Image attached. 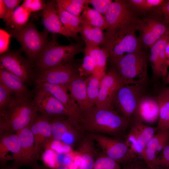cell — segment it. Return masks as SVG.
I'll return each mask as SVG.
<instances>
[{"label": "cell", "instance_id": "cell-1", "mask_svg": "<svg viewBox=\"0 0 169 169\" xmlns=\"http://www.w3.org/2000/svg\"><path fill=\"white\" fill-rule=\"evenodd\" d=\"M80 110L79 125L84 133L100 134L120 138L125 136L129 126L130 121L113 107L102 109L94 106Z\"/></svg>", "mask_w": 169, "mask_h": 169}, {"label": "cell", "instance_id": "cell-2", "mask_svg": "<svg viewBox=\"0 0 169 169\" xmlns=\"http://www.w3.org/2000/svg\"><path fill=\"white\" fill-rule=\"evenodd\" d=\"M39 113L29 95L13 97L0 117V134L16 133L28 125Z\"/></svg>", "mask_w": 169, "mask_h": 169}, {"label": "cell", "instance_id": "cell-3", "mask_svg": "<svg viewBox=\"0 0 169 169\" xmlns=\"http://www.w3.org/2000/svg\"><path fill=\"white\" fill-rule=\"evenodd\" d=\"M148 58L142 49L110 60L126 84H144L147 78Z\"/></svg>", "mask_w": 169, "mask_h": 169}, {"label": "cell", "instance_id": "cell-4", "mask_svg": "<svg viewBox=\"0 0 169 169\" xmlns=\"http://www.w3.org/2000/svg\"><path fill=\"white\" fill-rule=\"evenodd\" d=\"M135 22L104 36L102 48L107 53L110 60L116 59L125 53L141 49L142 47L136 34Z\"/></svg>", "mask_w": 169, "mask_h": 169}, {"label": "cell", "instance_id": "cell-5", "mask_svg": "<svg viewBox=\"0 0 169 169\" xmlns=\"http://www.w3.org/2000/svg\"><path fill=\"white\" fill-rule=\"evenodd\" d=\"M57 39L54 34L36 61V67L39 71L69 62L78 53L84 51L79 44L62 45L58 43Z\"/></svg>", "mask_w": 169, "mask_h": 169}, {"label": "cell", "instance_id": "cell-6", "mask_svg": "<svg viewBox=\"0 0 169 169\" xmlns=\"http://www.w3.org/2000/svg\"><path fill=\"white\" fill-rule=\"evenodd\" d=\"M49 32L39 31L31 22H28L22 28L11 30V36L20 43L22 49L30 61H36L49 42Z\"/></svg>", "mask_w": 169, "mask_h": 169}, {"label": "cell", "instance_id": "cell-7", "mask_svg": "<svg viewBox=\"0 0 169 169\" xmlns=\"http://www.w3.org/2000/svg\"><path fill=\"white\" fill-rule=\"evenodd\" d=\"M144 84H126L116 94L112 106L120 115L130 122L137 115L140 102L144 96Z\"/></svg>", "mask_w": 169, "mask_h": 169}, {"label": "cell", "instance_id": "cell-8", "mask_svg": "<svg viewBox=\"0 0 169 169\" xmlns=\"http://www.w3.org/2000/svg\"><path fill=\"white\" fill-rule=\"evenodd\" d=\"M125 141L133 156L137 160L142 157L149 141L157 131L156 127L144 123L136 116L130 123Z\"/></svg>", "mask_w": 169, "mask_h": 169}, {"label": "cell", "instance_id": "cell-9", "mask_svg": "<svg viewBox=\"0 0 169 169\" xmlns=\"http://www.w3.org/2000/svg\"><path fill=\"white\" fill-rule=\"evenodd\" d=\"M103 153L123 166L138 161L131 153L125 140L100 134H89Z\"/></svg>", "mask_w": 169, "mask_h": 169}, {"label": "cell", "instance_id": "cell-10", "mask_svg": "<svg viewBox=\"0 0 169 169\" xmlns=\"http://www.w3.org/2000/svg\"><path fill=\"white\" fill-rule=\"evenodd\" d=\"M135 24L142 47L151 48L169 31V25L155 13L141 19L137 18Z\"/></svg>", "mask_w": 169, "mask_h": 169}, {"label": "cell", "instance_id": "cell-11", "mask_svg": "<svg viewBox=\"0 0 169 169\" xmlns=\"http://www.w3.org/2000/svg\"><path fill=\"white\" fill-rule=\"evenodd\" d=\"M105 17L107 28L104 36L135 23L137 19L127 0L113 1Z\"/></svg>", "mask_w": 169, "mask_h": 169}, {"label": "cell", "instance_id": "cell-12", "mask_svg": "<svg viewBox=\"0 0 169 169\" xmlns=\"http://www.w3.org/2000/svg\"><path fill=\"white\" fill-rule=\"evenodd\" d=\"M52 139L71 146L77 143L85 133L79 125L65 115H58L51 120Z\"/></svg>", "mask_w": 169, "mask_h": 169}, {"label": "cell", "instance_id": "cell-13", "mask_svg": "<svg viewBox=\"0 0 169 169\" xmlns=\"http://www.w3.org/2000/svg\"><path fill=\"white\" fill-rule=\"evenodd\" d=\"M125 85L123 79L113 68L108 71L100 81L99 95L95 106L98 108L109 109L119 90Z\"/></svg>", "mask_w": 169, "mask_h": 169}, {"label": "cell", "instance_id": "cell-14", "mask_svg": "<svg viewBox=\"0 0 169 169\" xmlns=\"http://www.w3.org/2000/svg\"><path fill=\"white\" fill-rule=\"evenodd\" d=\"M79 74V68H77L71 61L58 66L39 71L36 83L38 84L48 83L66 87L72 79Z\"/></svg>", "mask_w": 169, "mask_h": 169}, {"label": "cell", "instance_id": "cell-15", "mask_svg": "<svg viewBox=\"0 0 169 169\" xmlns=\"http://www.w3.org/2000/svg\"><path fill=\"white\" fill-rule=\"evenodd\" d=\"M37 89L34 101L39 113L52 118L65 115L73 120L68 111L54 96L47 91Z\"/></svg>", "mask_w": 169, "mask_h": 169}, {"label": "cell", "instance_id": "cell-16", "mask_svg": "<svg viewBox=\"0 0 169 169\" xmlns=\"http://www.w3.org/2000/svg\"><path fill=\"white\" fill-rule=\"evenodd\" d=\"M0 64L1 68L19 77L24 82L31 76L32 69L29 62L18 53L7 51L1 54Z\"/></svg>", "mask_w": 169, "mask_h": 169}, {"label": "cell", "instance_id": "cell-17", "mask_svg": "<svg viewBox=\"0 0 169 169\" xmlns=\"http://www.w3.org/2000/svg\"><path fill=\"white\" fill-rule=\"evenodd\" d=\"M42 21L45 30L54 34L58 33L67 38L71 37L77 40V36L69 31L63 24L57 11V6L55 1H48L42 12Z\"/></svg>", "mask_w": 169, "mask_h": 169}, {"label": "cell", "instance_id": "cell-18", "mask_svg": "<svg viewBox=\"0 0 169 169\" xmlns=\"http://www.w3.org/2000/svg\"><path fill=\"white\" fill-rule=\"evenodd\" d=\"M20 157V140L17 134L7 132L0 134L1 165L3 166L8 161L13 160L11 166L17 168Z\"/></svg>", "mask_w": 169, "mask_h": 169}, {"label": "cell", "instance_id": "cell-19", "mask_svg": "<svg viewBox=\"0 0 169 169\" xmlns=\"http://www.w3.org/2000/svg\"><path fill=\"white\" fill-rule=\"evenodd\" d=\"M51 118H49L40 113L30 124L31 131L35 141V149L39 158L42 150L52 139Z\"/></svg>", "mask_w": 169, "mask_h": 169}, {"label": "cell", "instance_id": "cell-20", "mask_svg": "<svg viewBox=\"0 0 169 169\" xmlns=\"http://www.w3.org/2000/svg\"><path fill=\"white\" fill-rule=\"evenodd\" d=\"M16 133L20 138L21 148V157L17 168L27 166L33 169L38 165L37 161L39 158L36 154L34 138L30 124Z\"/></svg>", "mask_w": 169, "mask_h": 169}, {"label": "cell", "instance_id": "cell-21", "mask_svg": "<svg viewBox=\"0 0 169 169\" xmlns=\"http://www.w3.org/2000/svg\"><path fill=\"white\" fill-rule=\"evenodd\" d=\"M37 85V89L47 91L57 99L69 112L73 120L79 124L80 117V108L68 94V90L65 86L48 83Z\"/></svg>", "mask_w": 169, "mask_h": 169}, {"label": "cell", "instance_id": "cell-22", "mask_svg": "<svg viewBox=\"0 0 169 169\" xmlns=\"http://www.w3.org/2000/svg\"><path fill=\"white\" fill-rule=\"evenodd\" d=\"M169 143V130L157 131L147 143L141 158L150 168L157 169V156Z\"/></svg>", "mask_w": 169, "mask_h": 169}, {"label": "cell", "instance_id": "cell-23", "mask_svg": "<svg viewBox=\"0 0 169 169\" xmlns=\"http://www.w3.org/2000/svg\"><path fill=\"white\" fill-rule=\"evenodd\" d=\"M95 142L90 134L85 133L77 144L76 151L81 158L79 169H93L99 154Z\"/></svg>", "mask_w": 169, "mask_h": 169}, {"label": "cell", "instance_id": "cell-24", "mask_svg": "<svg viewBox=\"0 0 169 169\" xmlns=\"http://www.w3.org/2000/svg\"><path fill=\"white\" fill-rule=\"evenodd\" d=\"M160 107L156 98L144 96L139 104L137 116L145 124H152L158 120Z\"/></svg>", "mask_w": 169, "mask_h": 169}, {"label": "cell", "instance_id": "cell-25", "mask_svg": "<svg viewBox=\"0 0 169 169\" xmlns=\"http://www.w3.org/2000/svg\"><path fill=\"white\" fill-rule=\"evenodd\" d=\"M69 91L70 97L80 109L89 107L87 97L86 79L78 74L74 77L66 87Z\"/></svg>", "mask_w": 169, "mask_h": 169}, {"label": "cell", "instance_id": "cell-26", "mask_svg": "<svg viewBox=\"0 0 169 169\" xmlns=\"http://www.w3.org/2000/svg\"><path fill=\"white\" fill-rule=\"evenodd\" d=\"M0 83L15 96L29 95L24 82L19 77L0 67Z\"/></svg>", "mask_w": 169, "mask_h": 169}, {"label": "cell", "instance_id": "cell-27", "mask_svg": "<svg viewBox=\"0 0 169 169\" xmlns=\"http://www.w3.org/2000/svg\"><path fill=\"white\" fill-rule=\"evenodd\" d=\"M84 52L90 56L94 62L95 68L92 75L101 80L106 74V63L108 59L107 53L98 46L91 45H85Z\"/></svg>", "mask_w": 169, "mask_h": 169}, {"label": "cell", "instance_id": "cell-28", "mask_svg": "<svg viewBox=\"0 0 169 169\" xmlns=\"http://www.w3.org/2000/svg\"><path fill=\"white\" fill-rule=\"evenodd\" d=\"M31 12L22 5L18 6L3 19L11 30H18L24 27L28 22Z\"/></svg>", "mask_w": 169, "mask_h": 169}, {"label": "cell", "instance_id": "cell-29", "mask_svg": "<svg viewBox=\"0 0 169 169\" xmlns=\"http://www.w3.org/2000/svg\"><path fill=\"white\" fill-rule=\"evenodd\" d=\"M103 30L100 28L93 27L83 21L80 33L85 45L98 46L103 44L105 38Z\"/></svg>", "mask_w": 169, "mask_h": 169}, {"label": "cell", "instance_id": "cell-30", "mask_svg": "<svg viewBox=\"0 0 169 169\" xmlns=\"http://www.w3.org/2000/svg\"><path fill=\"white\" fill-rule=\"evenodd\" d=\"M57 11L64 26L70 32L78 36V33L81 32L83 21L81 17L73 15L57 6Z\"/></svg>", "mask_w": 169, "mask_h": 169}, {"label": "cell", "instance_id": "cell-31", "mask_svg": "<svg viewBox=\"0 0 169 169\" xmlns=\"http://www.w3.org/2000/svg\"><path fill=\"white\" fill-rule=\"evenodd\" d=\"M169 40V31L156 42L150 48L149 60L151 64L153 76L156 78H160L159 56L161 48L166 45Z\"/></svg>", "mask_w": 169, "mask_h": 169}, {"label": "cell", "instance_id": "cell-32", "mask_svg": "<svg viewBox=\"0 0 169 169\" xmlns=\"http://www.w3.org/2000/svg\"><path fill=\"white\" fill-rule=\"evenodd\" d=\"M83 21L93 27L106 30L107 24L105 16L87 5L80 16Z\"/></svg>", "mask_w": 169, "mask_h": 169}, {"label": "cell", "instance_id": "cell-33", "mask_svg": "<svg viewBox=\"0 0 169 169\" xmlns=\"http://www.w3.org/2000/svg\"><path fill=\"white\" fill-rule=\"evenodd\" d=\"M57 6L75 16L80 17L85 7L90 4L89 0H57Z\"/></svg>", "mask_w": 169, "mask_h": 169}, {"label": "cell", "instance_id": "cell-34", "mask_svg": "<svg viewBox=\"0 0 169 169\" xmlns=\"http://www.w3.org/2000/svg\"><path fill=\"white\" fill-rule=\"evenodd\" d=\"M100 81V80L93 75H90L86 78L89 107L95 105L99 95Z\"/></svg>", "mask_w": 169, "mask_h": 169}, {"label": "cell", "instance_id": "cell-35", "mask_svg": "<svg viewBox=\"0 0 169 169\" xmlns=\"http://www.w3.org/2000/svg\"><path fill=\"white\" fill-rule=\"evenodd\" d=\"M156 98L160 107L157 131L169 130V100L158 95Z\"/></svg>", "mask_w": 169, "mask_h": 169}, {"label": "cell", "instance_id": "cell-36", "mask_svg": "<svg viewBox=\"0 0 169 169\" xmlns=\"http://www.w3.org/2000/svg\"><path fill=\"white\" fill-rule=\"evenodd\" d=\"M93 169H121L119 163L102 152L99 154Z\"/></svg>", "mask_w": 169, "mask_h": 169}, {"label": "cell", "instance_id": "cell-37", "mask_svg": "<svg viewBox=\"0 0 169 169\" xmlns=\"http://www.w3.org/2000/svg\"><path fill=\"white\" fill-rule=\"evenodd\" d=\"M129 5L139 10H146L153 9L163 3V0H127Z\"/></svg>", "mask_w": 169, "mask_h": 169}, {"label": "cell", "instance_id": "cell-38", "mask_svg": "<svg viewBox=\"0 0 169 169\" xmlns=\"http://www.w3.org/2000/svg\"><path fill=\"white\" fill-rule=\"evenodd\" d=\"M45 150H50L58 153H68L72 151V147L62 141L52 139L45 146Z\"/></svg>", "mask_w": 169, "mask_h": 169}, {"label": "cell", "instance_id": "cell-39", "mask_svg": "<svg viewBox=\"0 0 169 169\" xmlns=\"http://www.w3.org/2000/svg\"><path fill=\"white\" fill-rule=\"evenodd\" d=\"M84 54L83 62L79 68V71L80 75L88 76L93 74L95 65L91 57L86 53H84Z\"/></svg>", "mask_w": 169, "mask_h": 169}, {"label": "cell", "instance_id": "cell-40", "mask_svg": "<svg viewBox=\"0 0 169 169\" xmlns=\"http://www.w3.org/2000/svg\"><path fill=\"white\" fill-rule=\"evenodd\" d=\"M12 93L0 83V116L4 113L13 96Z\"/></svg>", "mask_w": 169, "mask_h": 169}, {"label": "cell", "instance_id": "cell-41", "mask_svg": "<svg viewBox=\"0 0 169 169\" xmlns=\"http://www.w3.org/2000/svg\"><path fill=\"white\" fill-rule=\"evenodd\" d=\"M157 169H169V143L158 155Z\"/></svg>", "mask_w": 169, "mask_h": 169}, {"label": "cell", "instance_id": "cell-42", "mask_svg": "<svg viewBox=\"0 0 169 169\" xmlns=\"http://www.w3.org/2000/svg\"><path fill=\"white\" fill-rule=\"evenodd\" d=\"M153 9L154 13L159 16L164 23L169 25V0H165L161 4Z\"/></svg>", "mask_w": 169, "mask_h": 169}, {"label": "cell", "instance_id": "cell-43", "mask_svg": "<svg viewBox=\"0 0 169 169\" xmlns=\"http://www.w3.org/2000/svg\"><path fill=\"white\" fill-rule=\"evenodd\" d=\"M46 3L44 0H25L22 5L30 12L43 10Z\"/></svg>", "mask_w": 169, "mask_h": 169}, {"label": "cell", "instance_id": "cell-44", "mask_svg": "<svg viewBox=\"0 0 169 169\" xmlns=\"http://www.w3.org/2000/svg\"><path fill=\"white\" fill-rule=\"evenodd\" d=\"M113 2L111 0H89L94 9L104 16Z\"/></svg>", "mask_w": 169, "mask_h": 169}, {"label": "cell", "instance_id": "cell-45", "mask_svg": "<svg viewBox=\"0 0 169 169\" xmlns=\"http://www.w3.org/2000/svg\"><path fill=\"white\" fill-rule=\"evenodd\" d=\"M0 54L7 52L8 49L10 38L11 35L4 30L1 29L0 31Z\"/></svg>", "mask_w": 169, "mask_h": 169}, {"label": "cell", "instance_id": "cell-46", "mask_svg": "<svg viewBox=\"0 0 169 169\" xmlns=\"http://www.w3.org/2000/svg\"><path fill=\"white\" fill-rule=\"evenodd\" d=\"M5 10V15L3 19L8 14L12 12L18 6L22 1L19 0H2Z\"/></svg>", "mask_w": 169, "mask_h": 169}, {"label": "cell", "instance_id": "cell-47", "mask_svg": "<svg viewBox=\"0 0 169 169\" xmlns=\"http://www.w3.org/2000/svg\"><path fill=\"white\" fill-rule=\"evenodd\" d=\"M158 95L169 100V87L161 90Z\"/></svg>", "mask_w": 169, "mask_h": 169}, {"label": "cell", "instance_id": "cell-48", "mask_svg": "<svg viewBox=\"0 0 169 169\" xmlns=\"http://www.w3.org/2000/svg\"><path fill=\"white\" fill-rule=\"evenodd\" d=\"M137 161L129 163L123 166L122 169H137Z\"/></svg>", "mask_w": 169, "mask_h": 169}, {"label": "cell", "instance_id": "cell-49", "mask_svg": "<svg viewBox=\"0 0 169 169\" xmlns=\"http://www.w3.org/2000/svg\"><path fill=\"white\" fill-rule=\"evenodd\" d=\"M137 169H152L148 167L144 161H140L139 160L137 161Z\"/></svg>", "mask_w": 169, "mask_h": 169}, {"label": "cell", "instance_id": "cell-50", "mask_svg": "<svg viewBox=\"0 0 169 169\" xmlns=\"http://www.w3.org/2000/svg\"><path fill=\"white\" fill-rule=\"evenodd\" d=\"M165 51L166 63L168 67L169 66V40L166 46Z\"/></svg>", "mask_w": 169, "mask_h": 169}, {"label": "cell", "instance_id": "cell-51", "mask_svg": "<svg viewBox=\"0 0 169 169\" xmlns=\"http://www.w3.org/2000/svg\"><path fill=\"white\" fill-rule=\"evenodd\" d=\"M33 169H50V168L45 166H39L38 165Z\"/></svg>", "mask_w": 169, "mask_h": 169}, {"label": "cell", "instance_id": "cell-52", "mask_svg": "<svg viewBox=\"0 0 169 169\" xmlns=\"http://www.w3.org/2000/svg\"><path fill=\"white\" fill-rule=\"evenodd\" d=\"M50 169H70V168L65 166H60L54 168H50Z\"/></svg>", "mask_w": 169, "mask_h": 169}, {"label": "cell", "instance_id": "cell-53", "mask_svg": "<svg viewBox=\"0 0 169 169\" xmlns=\"http://www.w3.org/2000/svg\"><path fill=\"white\" fill-rule=\"evenodd\" d=\"M18 168L16 167L11 165L10 166H8L6 167L4 169H18Z\"/></svg>", "mask_w": 169, "mask_h": 169}]
</instances>
